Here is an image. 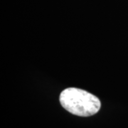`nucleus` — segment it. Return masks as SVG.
<instances>
[{
	"label": "nucleus",
	"mask_w": 128,
	"mask_h": 128,
	"mask_svg": "<svg viewBox=\"0 0 128 128\" xmlns=\"http://www.w3.org/2000/svg\"><path fill=\"white\" fill-rule=\"evenodd\" d=\"M59 100L64 109L80 117H89L96 114L101 107L98 98L76 88H68L63 90Z\"/></svg>",
	"instance_id": "f257e3e1"
}]
</instances>
